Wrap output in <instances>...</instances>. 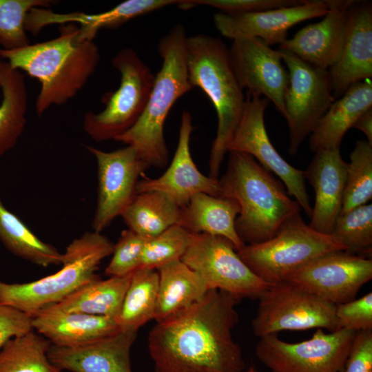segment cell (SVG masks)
I'll list each match as a JSON object with an SVG mask.
<instances>
[{
  "instance_id": "d4e9b609",
  "label": "cell",
  "mask_w": 372,
  "mask_h": 372,
  "mask_svg": "<svg viewBox=\"0 0 372 372\" xmlns=\"http://www.w3.org/2000/svg\"><path fill=\"white\" fill-rule=\"evenodd\" d=\"M239 213L240 207L235 200L200 193L180 207L177 225L190 234L224 237L238 251L245 245L235 227Z\"/></svg>"
},
{
  "instance_id": "9c48e42d",
  "label": "cell",
  "mask_w": 372,
  "mask_h": 372,
  "mask_svg": "<svg viewBox=\"0 0 372 372\" xmlns=\"http://www.w3.org/2000/svg\"><path fill=\"white\" fill-rule=\"evenodd\" d=\"M258 299L251 327L259 338L282 331L340 329L335 304L289 282L270 285Z\"/></svg>"
},
{
  "instance_id": "5b68a950",
  "label": "cell",
  "mask_w": 372,
  "mask_h": 372,
  "mask_svg": "<svg viewBox=\"0 0 372 372\" xmlns=\"http://www.w3.org/2000/svg\"><path fill=\"white\" fill-rule=\"evenodd\" d=\"M185 53L190 84L207 94L217 114L209 176L218 179L222 162L244 110L243 89L231 67L229 48L221 39L207 34L187 37Z\"/></svg>"
},
{
  "instance_id": "8992f818",
  "label": "cell",
  "mask_w": 372,
  "mask_h": 372,
  "mask_svg": "<svg viewBox=\"0 0 372 372\" xmlns=\"http://www.w3.org/2000/svg\"><path fill=\"white\" fill-rule=\"evenodd\" d=\"M113 249L114 244L101 233L87 231L67 246L62 267L56 273L25 283L0 280V305L32 317L99 278L96 271Z\"/></svg>"
},
{
  "instance_id": "1f68e13d",
  "label": "cell",
  "mask_w": 372,
  "mask_h": 372,
  "mask_svg": "<svg viewBox=\"0 0 372 372\" xmlns=\"http://www.w3.org/2000/svg\"><path fill=\"white\" fill-rule=\"evenodd\" d=\"M0 240L12 254L33 264L46 267L62 263L63 254L39 238L1 199Z\"/></svg>"
},
{
  "instance_id": "e575fe53",
  "label": "cell",
  "mask_w": 372,
  "mask_h": 372,
  "mask_svg": "<svg viewBox=\"0 0 372 372\" xmlns=\"http://www.w3.org/2000/svg\"><path fill=\"white\" fill-rule=\"evenodd\" d=\"M331 235L354 254H371L372 204H365L338 217Z\"/></svg>"
},
{
  "instance_id": "f546056e",
  "label": "cell",
  "mask_w": 372,
  "mask_h": 372,
  "mask_svg": "<svg viewBox=\"0 0 372 372\" xmlns=\"http://www.w3.org/2000/svg\"><path fill=\"white\" fill-rule=\"evenodd\" d=\"M179 2L180 1L176 0H127L107 11L98 14H59L51 12L48 20L50 25H80L81 30L94 39L97 32L101 28H118L135 17L171 5H178Z\"/></svg>"
},
{
  "instance_id": "ee69618b",
  "label": "cell",
  "mask_w": 372,
  "mask_h": 372,
  "mask_svg": "<svg viewBox=\"0 0 372 372\" xmlns=\"http://www.w3.org/2000/svg\"><path fill=\"white\" fill-rule=\"evenodd\" d=\"M5 63H6V61L0 58V87H1V72H2V70L4 66Z\"/></svg>"
},
{
  "instance_id": "2e32d148",
  "label": "cell",
  "mask_w": 372,
  "mask_h": 372,
  "mask_svg": "<svg viewBox=\"0 0 372 372\" xmlns=\"http://www.w3.org/2000/svg\"><path fill=\"white\" fill-rule=\"evenodd\" d=\"M229 60L242 88L271 101L285 117V93L289 74L280 52L257 38L232 40Z\"/></svg>"
},
{
  "instance_id": "ab89813d",
  "label": "cell",
  "mask_w": 372,
  "mask_h": 372,
  "mask_svg": "<svg viewBox=\"0 0 372 372\" xmlns=\"http://www.w3.org/2000/svg\"><path fill=\"white\" fill-rule=\"evenodd\" d=\"M193 6L204 5L217 8L228 14L252 13L293 6L302 2L299 0H188Z\"/></svg>"
},
{
  "instance_id": "d6a6232c",
  "label": "cell",
  "mask_w": 372,
  "mask_h": 372,
  "mask_svg": "<svg viewBox=\"0 0 372 372\" xmlns=\"http://www.w3.org/2000/svg\"><path fill=\"white\" fill-rule=\"evenodd\" d=\"M51 344L34 330L10 339L0 349V372H62L48 358Z\"/></svg>"
},
{
  "instance_id": "7402d4cb",
  "label": "cell",
  "mask_w": 372,
  "mask_h": 372,
  "mask_svg": "<svg viewBox=\"0 0 372 372\" xmlns=\"http://www.w3.org/2000/svg\"><path fill=\"white\" fill-rule=\"evenodd\" d=\"M136 333L119 331L94 342L76 347L51 344L50 362L61 371L132 372L130 351Z\"/></svg>"
},
{
  "instance_id": "4fadbf2b",
  "label": "cell",
  "mask_w": 372,
  "mask_h": 372,
  "mask_svg": "<svg viewBox=\"0 0 372 372\" xmlns=\"http://www.w3.org/2000/svg\"><path fill=\"white\" fill-rule=\"evenodd\" d=\"M269 101L258 94L247 93L244 110L229 143L228 152L247 154L267 171L276 174L285 185L288 194L310 218L312 207L306 189L304 171L288 163L276 151L267 134L264 116Z\"/></svg>"
},
{
  "instance_id": "8d00e7d4",
  "label": "cell",
  "mask_w": 372,
  "mask_h": 372,
  "mask_svg": "<svg viewBox=\"0 0 372 372\" xmlns=\"http://www.w3.org/2000/svg\"><path fill=\"white\" fill-rule=\"evenodd\" d=\"M190 239V233L176 224L158 235L145 240L139 269H156L181 260Z\"/></svg>"
},
{
  "instance_id": "ffe728a7",
  "label": "cell",
  "mask_w": 372,
  "mask_h": 372,
  "mask_svg": "<svg viewBox=\"0 0 372 372\" xmlns=\"http://www.w3.org/2000/svg\"><path fill=\"white\" fill-rule=\"evenodd\" d=\"M334 99L341 97L353 84L372 76V4L354 1L339 58L328 70Z\"/></svg>"
},
{
  "instance_id": "9a60e30c",
  "label": "cell",
  "mask_w": 372,
  "mask_h": 372,
  "mask_svg": "<svg viewBox=\"0 0 372 372\" xmlns=\"http://www.w3.org/2000/svg\"><path fill=\"white\" fill-rule=\"evenodd\" d=\"M86 148L97 164L98 194L92 227L101 233L133 201L138 178L149 167L131 146L112 152Z\"/></svg>"
},
{
  "instance_id": "b9f144b4",
  "label": "cell",
  "mask_w": 372,
  "mask_h": 372,
  "mask_svg": "<svg viewBox=\"0 0 372 372\" xmlns=\"http://www.w3.org/2000/svg\"><path fill=\"white\" fill-rule=\"evenodd\" d=\"M32 330L30 316L10 307L0 305V349L10 339Z\"/></svg>"
},
{
  "instance_id": "f1b7e54d",
  "label": "cell",
  "mask_w": 372,
  "mask_h": 372,
  "mask_svg": "<svg viewBox=\"0 0 372 372\" xmlns=\"http://www.w3.org/2000/svg\"><path fill=\"white\" fill-rule=\"evenodd\" d=\"M180 207L160 192L137 194L122 216L128 229L145 240L177 224Z\"/></svg>"
},
{
  "instance_id": "4316f807",
  "label": "cell",
  "mask_w": 372,
  "mask_h": 372,
  "mask_svg": "<svg viewBox=\"0 0 372 372\" xmlns=\"http://www.w3.org/2000/svg\"><path fill=\"white\" fill-rule=\"evenodd\" d=\"M133 273L122 277H110L106 280L97 278L48 307L63 312H79L115 320Z\"/></svg>"
},
{
  "instance_id": "d6986e66",
  "label": "cell",
  "mask_w": 372,
  "mask_h": 372,
  "mask_svg": "<svg viewBox=\"0 0 372 372\" xmlns=\"http://www.w3.org/2000/svg\"><path fill=\"white\" fill-rule=\"evenodd\" d=\"M354 0H328L329 10L319 22L309 24L280 45L302 61L329 70L342 51L347 30L349 9Z\"/></svg>"
},
{
  "instance_id": "cb8c5ba5",
  "label": "cell",
  "mask_w": 372,
  "mask_h": 372,
  "mask_svg": "<svg viewBox=\"0 0 372 372\" xmlns=\"http://www.w3.org/2000/svg\"><path fill=\"white\" fill-rule=\"evenodd\" d=\"M372 106V84L366 80L351 85L334 101L310 134L309 148L316 152L340 149L346 132Z\"/></svg>"
},
{
  "instance_id": "ac0fdd59",
  "label": "cell",
  "mask_w": 372,
  "mask_h": 372,
  "mask_svg": "<svg viewBox=\"0 0 372 372\" xmlns=\"http://www.w3.org/2000/svg\"><path fill=\"white\" fill-rule=\"evenodd\" d=\"M193 130L192 115L185 110L181 115L177 147L169 167L156 178L144 177L138 180L137 194L160 192L180 207L185 206L197 194L220 197L218 179L203 174L192 159L189 142Z\"/></svg>"
},
{
  "instance_id": "f35d334b",
  "label": "cell",
  "mask_w": 372,
  "mask_h": 372,
  "mask_svg": "<svg viewBox=\"0 0 372 372\" xmlns=\"http://www.w3.org/2000/svg\"><path fill=\"white\" fill-rule=\"evenodd\" d=\"M335 316L339 329L355 332L372 329V292L336 305Z\"/></svg>"
},
{
  "instance_id": "4dcf8cb0",
  "label": "cell",
  "mask_w": 372,
  "mask_h": 372,
  "mask_svg": "<svg viewBox=\"0 0 372 372\" xmlns=\"http://www.w3.org/2000/svg\"><path fill=\"white\" fill-rule=\"evenodd\" d=\"M158 286L155 269H138L132 274L120 311L115 318L121 331L137 333L154 319Z\"/></svg>"
},
{
  "instance_id": "e0dca14e",
  "label": "cell",
  "mask_w": 372,
  "mask_h": 372,
  "mask_svg": "<svg viewBox=\"0 0 372 372\" xmlns=\"http://www.w3.org/2000/svg\"><path fill=\"white\" fill-rule=\"evenodd\" d=\"M328 10L327 0H303L296 6L258 12L228 14L219 12L213 19L218 32L228 39L257 38L270 46L285 41L292 26L324 17Z\"/></svg>"
},
{
  "instance_id": "52a82bcc",
  "label": "cell",
  "mask_w": 372,
  "mask_h": 372,
  "mask_svg": "<svg viewBox=\"0 0 372 372\" xmlns=\"http://www.w3.org/2000/svg\"><path fill=\"white\" fill-rule=\"evenodd\" d=\"M344 247L331 235L313 230L300 214L287 219L270 239L245 245L238 255L265 282H283L292 272L317 257Z\"/></svg>"
},
{
  "instance_id": "d590c367",
  "label": "cell",
  "mask_w": 372,
  "mask_h": 372,
  "mask_svg": "<svg viewBox=\"0 0 372 372\" xmlns=\"http://www.w3.org/2000/svg\"><path fill=\"white\" fill-rule=\"evenodd\" d=\"M52 0H0V45L3 50H15L30 44L25 22L35 8H49Z\"/></svg>"
},
{
  "instance_id": "8fae6325",
  "label": "cell",
  "mask_w": 372,
  "mask_h": 372,
  "mask_svg": "<svg viewBox=\"0 0 372 372\" xmlns=\"http://www.w3.org/2000/svg\"><path fill=\"white\" fill-rule=\"evenodd\" d=\"M180 260L201 277L209 290L225 291L239 300L258 298L270 285L248 267L233 244L222 236L190 234Z\"/></svg>"
},
{
  "instance_id": "83f0119b",
  "label": "cell",
  "mask_w": 372,
  "mask_h": 372,
  "mask_svg": "<svg viewBox=\"0 0 372 372\" xmlns=\"http://www.w3.org/2000/svg\"><path fill=\"white\" fill-rule=\"evenodd\" d=\"M0 104V156L12 149L26 125L28 90L21 71L6 61L1 72Z\"/></svg>"
},
{
  "instance_id": "7bdbcfd3",
  "label": "cell",
  "mask_w": 372,
  "mask_h": 372,
  "mask_svg": "<svg viewBox=\"0 0 372 372\" xmlns=\"http://www.w3.org/2000/svg\"><path fill=\"white\" fill-rule=\"evenodd\" d=\"M366 136V141L372 145V107L365 111L353 125Z\"/></svg>"
},
{
  "instance_id": "603a6c76",
  "label": "cell",
  "mask_w": 372,
  "mask_h": 372,
  "mask_svg": "<svg viewBox=\"0 0 372 372\" xmlns=\"http://www.w3.org/2000/svg\"><path fill=\"white\" fill-rule=\"evenodd\" d=\"M34 330L59 347L90 344L119 331L114 318L50 307L32 316Z\"/></svg>"
},
{
  "instance_id": "60d3db41",
  "label": "cell",
  "mask_w": 372,
  "mask_h": 372,
  "mask_svg": "<svg viewBox=\"0 0 372 372\" xmlns=\"http://www.w3.org/2000/svg\"><path fill=\"white\" fill-rule=\"evenodd\" d=\"M340 372H372V329L356 332L347 360Z\"/></svg>"
},
{
  "instance_id": "74e56055",
  "label": "cell",
  "mask_w": 372,
  "mask_h": 372,
  "mask_svg": "<svg viewBox=\"0 0 372 372\" xmlns=\"http://www.w3.org/2000/svg\"><path fill=\"white\" fill-rule=\"evenodd\" d=\"M145 239L130 229L123 230L114 245L112 257L105 268L110 277H122L139 269Z\"/></svg>"
},
{
  "instance_id": "277c9868",
  "label": "cell",
  "mask_w": 372,
  "mask_h": 372,
  "mask_svg": "<svg viewBox=\"0 0 372 372\" xmlns=\"http://www.w3.org/2000/svg\"><path fill=\"white\" fill-rule=\"evenodd\" d=\"M187 38L184 26L179 23L161 39L158 51L162 65L155 74L145 107L136 123L114 140L134 148L149 167L167 165L169 152L164 137L165 119L177 99L194 88L187 73Z\"/></svg>"
},
{
  "instance_id": "6da1fadb",
  "label": "cell",
  "mask_w": 372,
  "mask_h": 372,
  "mask_svg": "<svg viewBox=\"0 0 372 372\" xmlns=\"http://www.w3.org/2000/svg\"><path fill=\"white\" fill-rule=\"evenodd\" d=\"M239 300L209 289L197 302L157 322L148 335L156 372H243L245 362L233 338Z\"/></svg>"
},
{
  "instance_id": "836d02e7",
  "label": "cell",
  "mask_w": 372,
  "mask_h": 372,
  "mask_svg": "<svg viewBox=\"0 0 372 372\" xmlns=\"http://www.w3.org/2000/svg\"><path fill=\"white\" fill-rule=\"evenodd\" d=\"M372 198V145L356 141L347 163V178L340 214L367 204Z\"/></svg>"
},
{
  "instance_id": "7a4b0ae2",
  "label": "cell",
  "mask_w": 372,
  "mask_h": 372,
  "mask_svg": "<svg viewBox=\"0 0 372 372\" xmlns=\"http://www.w3.org/2000/svg\"><path fill=\"white\" fill-rule=\"evenodd\" d=\"M0 58L15 70L36 79L41 88L35 111L42 116L54 105L74 98L96 69L101 55L98 46L79 27L66 23L52 39L15 50L0 48Z\"/></svg>"
},
{
  "instance_id": "3957f363",
  "label": "cell",
  "mask_w": 372,
  "mask_h": 372,
  "mask_svg": "<svg viewBox=\"0 0 372 372\" xmlns=\"http://www.w3.org/2000/svg\"><path fill=\"white\" fill-rule=\"evenodd\" d=\"M218 182L220 197L239 205L235 227L245 245L271 238L287 219L300 212L282 184L247 154L229 152L227 171Z\"/></svg>"
},
{
  "instance_id": "484cf974",
  "label": "cell",
  "mask_w": 372,
  "mask_h": 372,
  "mask_svg": "<svg viewBox=\"0 0 372 372\" xmlns=\"http://www.w3.org/2000/svg\"><path fill=\"white\" fill-rule=\"evenodd\" d=\"M158 273L156 322L166 321L189 308L209 290L201 277L180 260L159 267Z\"/></svg>"
},
{
  "instance_id": "44dd1931",
  "label": "cell",
  "mask_w": 372,
  "mask_h": 372,
  "mask_svg": "<svg viewBox=\"0 0 372 372\" xmlns=\"http://www.w3.org/2000/svg\"><path fill=\"white\" fill-rule=\"evenodd\" d=\"M347 163L341 156L340 149H324L315 152L304 171L315 192L309 227L313 230L331 235L342 210Z\"/></svg>"
},
{
  "instance_id": "ba28073f",
  "label": "cell",
  "mask_w": 372,
  "mask_h": 372,
  "mask_svg": "<svg viewBox=\"0 0 372 372\" xmlns=\"http://www.w3.org/2000/svg\"><path fill=\"white\" fill-rule=\"evenodd\" d=\"M112 64L121 75L114 92L102 98L104 109L83 116L84 132L94 141L114 140L130 129L142 114L151 92L155 74L130 48L118 51Z\"/></svg>"
},
{
  "instance_id": "30bf717a",
  "label": "cell",
  "mask_w": 372,
  "mask_h": 372,
  "mask_svg": "<svg viewBox=\"0 0 372 372\" xmlns=\"http://www.w3.org/2000/svg\"><path fill=\"white\" fill-rule=\"evenodd\" d=\"M355 333L345 329L328 333L317 329L310 339L297 343L271 334L259 338L256 355L271 372H340Z\"/></svg>"
},
{
  "instance_id": "5bb4252c",
  "label": "cell",
  "mask_w": 372,
  "mask_h": 372,
  "mask_svg": "<svg viewBox=\"0 0 372 372\" xmlns=\"http://www.w3.org/2000/svg\"><path fill=\"white\" fill-rule=\"evenodd\" d=\"M372 278V260L344 250L322 254L290 273L284 281L335 305L355 298Z\"/></svg>"
},
{
  "instance_id": "f6af8a7d",
  "label": "cell",
  "mask_w": 372,
  "mask_h": 372,
  "mask_svg": "<svg viewBox=\"0 0 372 372\" xmlns=\"http://www.w3.org/2000/svg\"><path fill=\"white\" fill-rule=\"evenodd\" d=\"M247 372H256L255 369L252 366L251 367Z\"/></svg>"
},
{
  "instance_id": "7c38bea8",
  "label": "cell",
  "mask_w": 372,
  "mask_h": 372,
  "mask_svg": "<svg viewBox=\"0 0 372 372\" xmlns=\"http://www.w3.org/2000/svg\"><path fill=\"white\" fill-rule=\"evenodd\" d=\"M279 51L288 69L285 118L290 134L289 153L295 155L335 99L328 70L313 66L291 52Z\"/></svg>"
}]
</instances>
